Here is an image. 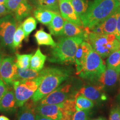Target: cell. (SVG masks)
<instances>
[{
    "mask_svg": "<svg viewBox=\"0 0 120 120\" xmlns=\"http://www.w3.org/2000/svg\"><path fill=\"white\" fill-rule=\"evenodd\" d=\"M120 6L118 0H94L89 2L86 13L80 17L83 27L90 28L102 22Z\"/></svg>",
    "mask_w": 120,
    "mask_h": 120,
    "instance_id": "6da1fadb",
    "label": "cell"
},
{
    "mask_svg": "<svg viewBox=\"0 0 120 120\" xmlns=\"http://www.w3.org/2000/svg\"><path fill=\"white\" fill-rule=\"evenodd\" d=\"M45 70L44 77L31 98L35 103L56 90L63 82L68 79L71 75L70 70L62 67H47Z\"/></svg>",
    "mask_w": 120,
    "mask_h": 120,
    "instance_id": "7a4b0ae2",
    "label": "cell"
},
{
    "mask_svg": "<svg viewBox=\"0 0 120 120\" xmlns=\"http://www.w3.org/2000/svg\"><path fill=\"white\" fill-rule=\"evenodd\" d=\"M84 41L80 37H62L52 49L49 61L61 64L75 63V55L79 45Z\"/></svg>",
    "mask_w": 120,
    "mask_h": 120,
    "instance_id": "3957f363",
    "label": "cell"
},
{
    "mask_svg": "<svg viewBox=\"0 0 120 120\" xmlns=\"http://www.w3.org/2000/svg\"><path fill=\"white\" fill-rule=\"evenodd\" d=\"M76 111L75 98L67 99L58 104L36 106V113L54 120H72Z\"/></svg>",
    "mask_w": 120,
    "mask_h": 120,
    "instance_id": "277c9868",
    "label": "cell"
},
{
    "mask_svg": "<svg viewBox=\"0 0 120 120\" xmlns=\"http://www.w3.org/2000/svg\"><path fill=\"white\" fill-rule=\"evenodd\" d=\"M85 41L88 42L93 50L102 58L107 57L120 49V42L114 34H98L90 32L88 29Z\"/></svg>",
    "mask_w": 120,
    "mask_h": 120,
    "instance_id": "5b68a950",
    "label": "cell"
},
{
    "mask_svg": "<svg viewBox=\"0 0 120 120\" xmlns=\"http://www.w3.org/2000/svg\"><path fill=\"white\" fill-rule=\"evenodd\" d=\"M45 72L43 69V74L35 79H19L13 82L12 86L18 107H22L32 98L44 77Z\"/></svg>",
    "mask_w": 120,
    "mask_h": 120,
    "instance_id": "8992f818",
    "label": "cell"
},
{
    "mask_svg": "<svg viewBox=\"0 0 120 120\" xmlns=\"http://www.w3.org/2000/svg\"><path fill=\"white\" fill-rule=\"evenodd\" d=\"M106 68L102 58L92 49L88 55L83 70L79 75L84 79L98 80Z\"/></svg>",
    "mask_w": 120,
    "mask_h": 120,
    "instance_id": "52a82bcc",
    "label": "cell"
},
{
    "mask_svg": "<svg viewBox=\"0 0 120 120\" xmlns=\"http://www.w3.org/2000/svg\"><path fill=\"white\" fill-rule=\"evenodd\" d=\"M75 86L71 82L60 85L56 90L36 103V105L58 104L67 100L75 98L76 94Z\"/></svg>",
    "mask_w": 120,
    "mask_h": 120,
    "instance_id": "ba28073f",
    "label": "cell"
},
{
    "mask_svg": "<svg viewBox=\"0 0 120 120\" xmlns=\"http://www.w3.org/2000/svg\"><path fill=\"white\" fill-rule=\"evenodd\" d=\"M16 28V19L12 14H8L0 19V43L3 47L12 51H15L12 43Z\"/></svg>",
    "mask_w": 120,
    "mask_h": 120,
    "instance_id": "9c48e42d",
    "label": "cell"
},
{
    "mask_svg": "<svg viewBox=\"0 0 120 120\" xmlns=\"http://www.w3.org/2000/svg\"><path fill=\"white\" fill-rule=\"evenodd\" d=\"M17 70L15 57L7 56L3 58L0 68V78L8 87L12 86L13 82L16 79Z\"/></svg>",
    "mask_w": 120,
    "mask_h": 120,
    "instance_id": "30bf717a",
    "label": "cell"
},
{
    "mask_svg": "<svg viewBox=\"0 0 120 120\" xmlns=\"http://www.w3.org/2000/svg\"><path fill=\"white\" fill-rule=\"evenodd\" d=\"M4 5L11 12L14 13L15 19L19 22L29 16L33 8L27 0H6Z\"/></svg>",
    "mask_w": 120,
    "mask_h": 120,
    "instance_id": "8fae6325",
    "label": "cell"
},
{
    "mask_svg": "<svg viewBox=\"0 0 120 120\" xmlns=\"http://www.w3.org/2000/svg\"><path fill=\"white\" fill-rule=\"evenodd\" d=\"M60 12L64 19L79 26H83L81 19L75 11L71 0H59Z\"/></svg>",
    "mask_w": 120,
    "mask_h": 120,
    "instance_id": "7c38bea8",
    "label": "cell"
},
{
    "mask_svg": "<svg viewBox=\"0 0 120 120\" xmlns=\"http://www.w3.org/2000/svg\"><path fill=\"white\" fill-rule=\"evenodd\" d=\"M104 90L105 88L100 84L96 86L87 85L81 88L79 91L76 92L75 96L81 94L94 102L104 101L107 99Z\"/></svg>",
    "mask_w": 120,
    "mask_h": 120,
    "instance_id": "4fadbf2b",
    "label": "cell"
},
{
    "mask_svg": "<svg viewBox=\"0 0 120 120\" xmlns=\"http://www.w3.org/2000/svg\"><path fill=\"white\" fill-rule=\"evenodd\" d=\"M18 107L14 90L11 86L8 87L7 92L0 101V112L12 115L17 112Z\"/></svg>",
    "mask_w": 120,
    "mask_h": 120,
    "instance_id": "5bb4252c",
    "label": "cell"
},
{
    "mask_svg": "<svg viewBox=\"0 0 120 120\" xmlns=\"http://www.w3.org/2000/svg\"><path fill=\"white\" fill-rule=\"evenodd\" d=\"M92 47L88 42L83 41L79 45L75 55L76 74L79 75L83 70L88 55L92 50Z\"/></svg>",
    "mask_w": 120,
    "mask_h": 120,
    "instance_id": "9a60e30c",
    "label": "cell"
},
{
    "mask_svg": "<svg viewBox=\"0 0 120 120\" xmlns=\"http://www.w3.org/2000/svg\"><path fill=\"white\" fill-rule=\"evenodd\" d=\"M120 74V68L115 69L107 67L97 81L105 88L112 87L117 82Z\"/></svg>",
    "mask_w": 120,
    "mask_h": 120,
    "instance_id": "2e32d148",
    "label": "cell"
},
{
    "mask_svg": "<svg viewBox=\"0 0 120 120\" xmlns=\"http://www.w3.org/2000/svg\"><path fill=\"white\" fill-rule=\"evenodd\" d=\"M87 32V30L85 27L77 26L65 19L64 30L61 36L67 37H82L85 41Z\"/></svg>",
    "mask_w": 120,
    "mask_h": 120,
    "instance_id": "e0dca14e",
    "label": "cell"
},
{
    "mask_svg": "<svg viewBox=\"0 0 120 120\" xmlns=\"http://www.w3.org/2000/svg\"><path fill=\"white\" fill-rule=\"evenodd\" d=\"M36 106L32 100H28L18 111L17 120H36Z\"/></svg>",
    "mask_w": 120,
    "mask_h": 120,
    "instance_id": "ac0fdd59",
    "label": "cell"
},
{
    "mask_svg": "<svg viewBox=\"0 0 120 120\" xmlns=\"http://www.w3.org/2000/svg\"><path fill=\"white\" fill-rule=\"evenodd\" d=\"M29 1L37 9H43L60 13L59 0H29Z\"/></svg>",
    "mask_w": 120,
    "mask_h": 120,
    "instance_id": "d6986e66",
    "label": "cell"
},
{
    "mask_svg": "<svg viewBox=\"0 0 120 120\" xmlns=\"http://www.w3.org/2000/svg\"><path fill=\"white\" fill-rule=\"evenodd\" d=\"M118 7L116 11L109 16L107 19L101 22L103 28V34H115L119 12Z\"/></svg>",
    "mask_w": 120,
    "mask_h": 120,
    "instance_id": "ffe728a7",
    "label": "cell"
},
{
    "mask_svg": "<svg viewBox=\"0 0 120 120\" xmlns=\"http://www.w3.org/2000/svg\"><path fill=\"white\" fill-rule=\"evenodd\" d=\"M65 19L62 17L60 13H56L52 21L49 25L51 34L54 36H61L64 27Z\"/></svg>",
    "mask_w": 120,
    "mask_h": 120,
    "instance_id": "44dd1931",
    "label": "cell"
},
{
    "mask_svg": "<svg viewBox=\"0 0 120 120\" xmlns=\"http://www.w3.org/2000/svg\"><path fill=\"white\" fill-rule=\"evenodd\" d=\"M47 59V56L42 53L40 48H38L30 61V68L34 71L40 72L43 70L44 64Z\"/></svg>",
    "mask_w": 120,
    "mask_h": 120,
    "instance_id": "7402d4cb",
    "label": "cell"
},
{
    "mask_svg": "<svg viewBox=\"0 0 120 120\" xmlns=\"http://www.w3.org/2000/svg\"><path fill=\"white\" fill-rule=\"evenodd\" d=\"M56 12L49 10L37 9L34 11L35 19L40 23L45 25H49Z\"/></svg>",
    "mask_w": 120,
    "mask_h": 120,
    "instance_id": "603a6c76",
    "label": "cell"
},
{
    "mask_svg": "<svg viewBox=\"0 0 120 120\" xmlns=\"http://www.w3.org/2000/svg\"><path fill=\"white\" fill-rule=\"evenodd\" d=\"M34 37L36 40L37 43L40 46H50L54 47L57 43L54 41L51 34L46 32L42 28L38 30L34 34Z\"/></svg>",
    "mask_w": 120,
    "mask_h": 120,
    "instance_id": "cb8c5ba5",
    "label": "cell"
},
{
    "mask_svg": "<svg viewBox=\"0 0 120 120\" xmlns=\"http://www.w3.org/2000/svg\"><path fill=\"white\" fill-rule=\"evenodd\" d=\"M76 111H89L94 106V102L81 94L75 96Z\"/></svg>",
    "mask_w": 120,
    "mask_h": 120,
    "instance_id": "d4e9b609",
    "label": "cell"
},
{
    "mask_svg": "<svg viewBox=\"0 0 120 120\" xmlns=\"http://www.w3.org/2000/svg\"><path fill=\"white\" fill-rule=\"evenodd\" d=\"M43 73V70H42L40 72H37L32 70L31 68H27L25 70L18 68L16 79H35L42 75Z\"/></svg>",
    "mask_w": 120,
    "mask_h": 120,
    "instance_id": "484cf974",
    "label": "cell"
},
{
    "mask_svg": "<svg viewBox=\"0 0 120 120\" xmlns=\"http://www.w3.org/2000/svg\"><path fill=\"white\" fill-rule=\"evenodd\" d=\"M32 54H23L21 55L19 53L16 54V59H15V64L18 68L25 70L29 68L30 66V61Z\"/></svg>",
    "mask_w": 120,
    "mask_h": 120,
    "instance_id": "4316f807",
    "label": "cell"
},
{
    "mask_svg": "<svg viewBox=\"0 0 120 120\" xmlns=\"http://www.w3.org/2000/svg\"><path fill=\"white\" fill-rule=\"evenodd\" d=\"M22 26L25 34V39L27 41L30 34L36 28L37 21L34 17L30 16L24 21L22 24Z\"/></svg>",
    "mask_w": 120,
    "mask_h": 120,
    "instance_id": "83f0119b",
    "label": "cell"
},
{
    "mask_svg": "<svg viewBox=\"0 0 120 120\" xmlns=\"http://www.w3.org/2000/svg\"><path fill=\"white\" fill-rule=\"evenodd\" d=\"M71 2L79 18L86 13L89 4L88 0H71Z\"/></svg>",
    "mask_w": 120,
    "mask_h": 120,
    "instance_id": "f1b7e54d",
    "label": "cell"
},
{
    "mask_svg": "<svg viewBox=\"0 0 120 120\" xmlns=\"http://www.w3.org/2000/svg\"><path fill=\"white\" fill-rule=\"evenodd\" d=\"M25 38V34L22 28V24H19L16 28L13 38V48L15 50L21 47L22 41Z\"/></svg>",
    "mask_w": 120,
    "mask_h": 120,
    "instance_id": "f546056e",
    "label": "cell"
},
{
    "mask_svg": "<svg viewBox=\"0 0 120 120\" xmlns=\"http://www.w3.org/2000/svg\"><path fill=\"white\" fill-rule=\"evenodd\" d=\"M107 66L115 69L120 68V49L113 52L109 56Z\"/></svg>",
    "mask_w": 120,
    "mask_h": 120,
    "instance_id": "4dcf8cb0",
    "label": "cell"
},
{
    "mask_svg": "<svg viewBox=\"0 0 120 120\" xmlns=\"http://www.w3.org/2000/svg\"><path fill=\"white\" fill-rule=\"evenodd\" d=\"M72 120H88V111H76L73 114Z\"/></svg>",
    "mask_w": 120,
    "mask_h": 120,
    "instance_id": "1f68e13d",
    "label": "cell"
},
{
    "mask_svg": "<svg viewBox=\"0 0 120 120\" xmlns=\"http://www.w3.org/2000/svg\"><path fill=\"white\" fill-rule=\"evenodd\" d=\"M109 120H120V107H113L109 113Z\"/></svg>",
    "mask_w": 120,
    "mask_h": 120,
    "instance_id": "d6a6232c",
    "label": "cell"
},
{
    "mask_svg": "<svg viewBox=\"0 0 120 120\" xmlns=\"http://www.w3.org/2000/svg\"><path fill=\"white\" fill-rule=\"evenodd\" d=\"M8 90V86L0 78V101Z\"/></svg>",
    "mask_w": 120,
    "mask_h": 120,
    "instance_id": "836d02e7",
    "label": "cell"
},
{
    "mask_svg": "<svg viewBox=\"0 0 120 120\" xmlns=\"http://www.w3.org/2000/svg\"><path fill=\"white\" fill-rule=\"evenodd\" d=\"M118 9H119V12H118L117 21L116 29L114 34L116 37V38L118 39V41L120 42V6L118 7Z\"/></svg>",
    "mask_w": 120,
    "mask_h": 120,
    "instance_id": "e575fe53",
    "label": "cell"
},
{
    "mask_svg": "<svg viewBox=\"0 0 120 120\" xmlns=\"http://www.w3.org/2000/svg\"><path fill=\"white\" fill-rule=\"evenodd\" d=\"M11 13V11L6 7L4 4H0V17H4Z\"/></svg>",
    "mask_w": 120,
    "mask_h": 120,
    "instance_id": "d590c367",
    "label": "cell"
},
{
    "mask_svg": "<svg viewBox=\"0 0 120 120\" xmlns=\"http://www.w3.org/2000/svg\"><path fill=\"white\" fill-rule=\"evenodd\" d=\"M36 120H54L51 118L46 117L42 116L41 115H39V114L36 113Z\"/></svg>",
    "mask_w": 120,
    "mask_h": 120,
    "instance_id": "8d00e7d4",
    "label": "cell"
},
{
    "mask_svg": "<svg viewBox=\"0 0 120 120\" xmlns=\"http://www.w3.org/2000/svg\"><path fill=\"white\" fill-rule=\"evenodd\" d=\"M0 120H11L7 117L4 116V115H1L0 116Z\"/></svg>",
    "mask_w": 120,
    "mask_h": 120,
    "instance_id": "74e56055",
    "label": "cell"
},
{
    "mask_svg": "<svg viewBox=\"0 0 120 120\" xmlns=\"http://www.w3.org/2000/svg\"><path fill=\"white\" fill-rule=\"evenodd\" d=\"M2 59H3V53H2V52H1V51L0 50V68H1Z\"/></svg>",
    "mask_w": 120,
    "mask_h": 120,
    "instance_id": "f35d334b",
    "label": "cell"
},
{
    "mask_svg": "<svg viewBox=\"0 0 120 120\" xmlns=\"http://www.w3.org/2000/svg\"><path fill=\"white\" fill-rule=\"evenodd\" d=\"M91 120H106V119L104 117H98L97 118H96V119H93Z\"/></svg>",
    "mask_w": 120,
    "mask_h": 120,
    "instance_id": "ab89813d",
    "label": "cell"
},
{
    "mask_svg": "<svg viewBox=\"0 0 120 120\" xmlns=\"http://www.w3.org/2000/svg\"><path fill=\"white\" fill-rule=\"evenodd\" d=\"M6 0H0V4H5Z\"/></svg>",
    "mask_w": 120,
    "mask_h": 120,
    "instance_id": "60d3db41",
    "label": "cell"
},
{
    "mask_svg": "<svg viewBox=\"0 0 120 120\" xmlns=\"http://www.w3.org/2000/svg\"><path fill=\"white\" fill-rule=\"evenodd\" d=\"M118 103H119V106H120L119 107H120V94H119V96H118Z\"/></svg>",
    "mask_w": 120,
    "mask_h": 120,
    "instance_id": "b9f144b4",
    "label": "cell"
},
{
    "mask_svg": "<svg viewBox=\"0 0 120 120\" xmlns=\"http://www.w3.org/2000/svg\"><path fill=\"white\" fill-rule=\"evenodd\" d=\"M118 1H119V2H120V0H118Z\"/></svg>",
    "mask_w": 120,
    "mask_h": 120,
    "instance_id": "7bdbcfd3",
    "label": "cell"
}]
</instances>
